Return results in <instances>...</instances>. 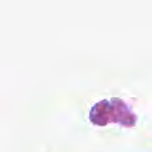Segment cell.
<instances>
[{
	"label": "cell",
	"mask_w": 152,
	"mask_h": 152,
	"mask_svg": "<svg viewBox=\"0 0 152 152\" xmlns=\"http://www.w3.org/2000/svg\"><path fill=\"white\" fill-rule=\"evenodd\" d=\"M105 105L107 107H103L102 103H97V104L94 105V108L91 110V113H89V116H91V120L94 121V123H100V120L103 119L102 124H105V123H110V121H120V123L123 124H128V126H131V124L135 123V120H131L129 118H135V115L131 112V111L128 110V108H124V110L119 111V112H113V110H116V105H111L112 104V102L111 100H104Z\"/></svg>",
	"instance_id": "obj_1"
}]
</instances>
